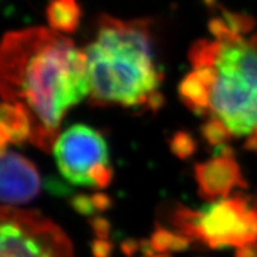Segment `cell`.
<instances>
[{
  "label": "cell",
  "mask_w": 257,
  "mask_h": 257,
  "mask_svg": "<svg viewBox=\"0 0 257 257\" xmlns=\"http://www.w3.org/2000/svg\"><path fill=\"white\" fill-rule=\"evenodd\" d=\"M92 252L95 257H109L112 254V244L105 240H97L93 243Z\"/></svg>",
  "instance_id": "cell-12"
},
{
  "label": "cell",
  "mask_w": 257,
  "mask_h": 257,
  "mask_svg": "<svg viewBox=\"0 0 257 257\" xmlns=\"http://www.w3.org/2000/svg\"><path fill=\"white\" fill-rule=\"evenodd\" d=\"M235 257H257V247H245L236 250Z\"/></svg>",
  "instance_id": "cell-13"
},
{
  "label": "cell",
  "mask_w": 257,
  "mask_h": 257,
  "mask_svg": "<svg viewBox=\"0 0 257 257\" xmlns=\"http://www.w3.org/2000/svg\"><path fill=\"white\" fill-rule=\"evenodd\" d=\"M83 53L92 104L159 108L163 72L156 61L150 20H122L102 15Z\"/></svg>",
  "instance_id": "cell-3"
},
{
  "label": "cell",
  "mask_w": 257,
  "mask_h": 257,
  "mask_svg": "<svg viewBox=\"0 0 257 257\" xmlns=\"http://www.w3.org/2000/svg\"><path fill=\"white\" fill-rule=\"evenodd\" d=\"M0 141L2 150L7 145H21L31 141V123L21 106L3 102L0 112Z\"/></svg>",
  "instance_id": "cell-9"
},
{
  "label": "cell",
  "mask_w": 257,
  "mask_h": 257,
  "mask_svg": "<svg viewBox=\"0 0 257 257\" xmlns=\"http://www.w3.org/2000/svg\"><path fill=\"white\" fill-rule=\"evenodd\" d=\"M49 28L61 34H71L78 29L81 8L78 0H51L46 8Z\"/></svg>",
  "instance_id": "cell-10"
},
{
  "label": "cell",
  "mask_w": 257,
  "mask_h": 257,
  "mask_svg": "<svg viewBox=\"0 0 257 257\" xmlns=\"http://www.w3.org/2000/svg\"><path fill=\"white\" fill-rule=\"evenodd\" d=\"M213 38L193 44L190 72L180 84L186 106L215 121L257 151V32L248 15L223 10L211 19Z\"/></svg>",
  "instance_id": "cell-2"
},
{
  "label": "cell",
  "mask_w": 257,
  "mask_h": 257,
  "mask_svg": "<svg viewBox=\"0 0 257 257\" xmlns=\"http://www.w3.org/2000/svg\"><path fill=\"white\" fill-rule=\"evenodd\" d=\"M3 102L19 105L31 123V141L53 150L68 109L89 96L87 58L64 34L33 27L10 32L0 50Z\"/></svg>",
  "instance_id": "cell-1"
},
{
  "label": "cell",
  "mask_w": 257,
  "mask_h": 257,
  "mask_svg": "<svg viewBox=\"0 0 257 257\" xmlns=\"http://www.w3.org/2000/svg\"><path fill=\"white\" fill-rule=\"evenodd\" d=\"M0 257H74L62 228L36 210L2 207Z\"/></svg>",
  "instance_id": "cell-6"
},
{
  "label": "cell",
  "mask_w": 257,
  "mask_h": 257,
  "mask_svg": "<svg viewBox=\"0 0 257 257\" xmlns=\"http://www.w3.org/2000/svg\"><path fill=\"white\" fill-rule=\"evenodd\" d=\"M172 149L173 151L181 158L190 155L194 150V145L190 137L185 133H177L172 141Z\"/></svg>",
  "instance_id": "cell-11"
},
{
  "label": "cell",
  "mask_w": 257,
  "mask_h": 257,
  "mask_svg": "<svg viewBox=\"0 0 257 257\" xmlns=\"http://www.w3.org/2000/svg\"><path fill=\"white\" fill-rule=\"evenodd\" d=\"M2 202L16 206L31 202L41 190V177L33 163L14 150H2Z\"/></svg>",
  "instance_id": "cell-7"
},
{
  "label": "cell",
  "mask_w": 257,
  "mask_h": 257,
  "mask_svg": "<svg viewBox=\"0 0 257 257\" xmlns=\"http://www.w3.org/2000/svg\"><path fill=\"white\" fill-rule=\"evenodd\" d=\"M180 235L210 248L257 247V200L244 192L213 201L200 210L180 207L173 213Z\"/></svg>",
  "instance_id": "cell-4"
},
{
  "label": "cell",
  "mask_w": 257,
  "mask_h": 257,
  "mask_svg": "<svg viewBox=\"0 0 257 257\" xmlns=\"http://www.w3.org/2000/svg\"><path fill=\"white\" fill-rule=\"evenodd\" d=\"M55 163L68 183L101 189L112 181L108 143L96 128L72 125L58 136L53 146Z\"/></svg>",
  "instance_id": "cell-5"
},
{
  "label": "cell",
  "mask_w": 257,
  "mask_h": 257,
  "mask_svg": "<svg viewBox=\"0 0 257 257\" xmlns=\"http://www.w3.org/2000/svg\"><path fill=\"white\" fill-rule=\"evenodd\" d=\"M220 151L213 159L196 166V179L200 194L205 200L218 201L227 198L235 188H247L240 167L231 150L219 146Z\"/></svg>",
  "instance_id": "cell-8"
}]
</instances>
